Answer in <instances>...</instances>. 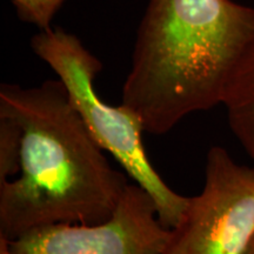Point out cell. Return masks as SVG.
Here are the masks:
<instances>
[{"mask_svg": "<svg viewBox=\"0 0 254 254\" xmlns=\"http://www.w3.org/2000/svg\"><path fill=\"white\" fill-rule=\"evenodd\" d=\"M254 37V8L233 0H150L136 31L123 103L146 133L167 134L221 104L232 67Z\"/></svg>", "mask_w": 254, "mask_h": 254, "instance_id": "2", "label": "cell"}, {"mask_svg": "<svg viewBox=\"0 0 254 254\" xmlns=\"http://www.w3.org/2000/svg\"><path fill=\"white\" fill-rule=\"evenodd\" d=\"M0 254H14L12 251L11 240L0 234Z\"/></svg>", "mask_w": 254, "mask_h": 254, "instance_id": "9", "label": "cell"}, {"mask_svg": "<svg viewBox=\"0 0 254 254\" xmlns=\"http://www.w3.org/2000/svg\"><path fill=\"white\" fill-rule=\"evenodd\" d=\"M231 131L254 160V37L232 67L222 92Z\"/></svg>", "mask_w": 254, "mask_h": 254, "instance_id": "6", "label": "cell"}, {"mask_svg": "<svg viewBox=\"0 0 254 254\" xmlns=\"http://www.w3.org/2000/svg\"><path fill=\"white\" fill-rule=\"evenodd\" d=\"M0 114L21 129L17 178L0 184V234L15 240L57 224L114 214L129 183L98 145L59 79L0 86Z\"/></svg>", "mask_w": 254, "mask_h": 254, "instance_id": "1", "label": "cell"}, {"mask_svg": "<svg viewBox=\"0 0 254 254\" xmlns=\"http://www.w3.org/2000/svg\"><path fill=\"white\" fill-rule=\"evenodd\" d=\"M65 0H12L18 18L39 31L51 30L53 18Z\"/></svg>", "mask_w": 254, "mask_h": 254, "instance_id": "8", "label": "cell"}, {"mask_svg": "<svg viewBox=\"0 0 254 254\" xmlns=\"http://www.w3.org/2000/svg\"><path fill=\"white\" fill-rule=\"evenodd\" d=\"M254 238V168L213 146L201 192L189 196L165 254H247Z\"/></svg>", "mask_w": 254, "mask_h": 254, "instance_id": "4", "label": "cell"}, {"mask_svg": "<svg viewBox=\"0 0 254 254\" xmlns=\"http://www.w3.org/2000/svg\"><path fill=\"white\" fill-rule=\"evenodd\" d=\"M170 237L153 199L129 184L106 221L50 225L11 240V245L14 254H165Z\"/></svg>", "mask_w": 254, "mask_h": 254, "instance_id": "5", "label": "cell"}, {"mask_svg": "<svg viewBox=\"0 0 254 254\" xmlns=\"http://www.w3.org/2000/svg\"><path fill=\"white\" fill-rule=\"evenodd\" d=\"M31 49L65 85L69 100L98 145L150 194L165 226H176L189 196L168 186L153 167L142 140L146 131L140 117L124 104L105 103L97 93L94 80L103 69L100 59L77 36L60 28L38 32L32 37Z\"/></svg>", "mask_w": 254, "mask_h": 254, "instance_id": "3", "label": "cell"}, {"mask_svg": "<svg viewBox=\"0 0 254 254\" xmlns=\"http://www.w3.org/2000/svg\"><path fill=\"white\" fill-rule=\"evenodd\" d=\"M21 129L13 119L0 114V184L19 172Z\"/></svg>", "mask_w": 254, "mask_h": 254, "instance_id": "7", "label": "cell"}, {"mask_svg": "<svg viewBox=\"0 0 254 254\" xmlns=\"http://www.w3.org/2000/svg\"><path fill=\"white\" fill-rule=\"evenodd\" d=\"M247 254H254V238H253L252 243H251L250 250H249V252H247Z\"/></svg>", "mask_w": 254, "mask_h": 254, "instance_id": "10", "label": "cell"}]
</instances>
